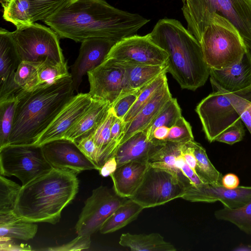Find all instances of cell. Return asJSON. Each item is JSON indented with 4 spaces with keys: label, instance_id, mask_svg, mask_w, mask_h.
<instances>
[{
    "label": "cell",
    "instance_id": "cell-1",
    "mask_svg": "<svg viewBox=\"0 0 251 251\" xmlns=\"http://www.w3.org/2000/svg\"><path fill=\"white\" fill-rule=\"evenodd\" d=\"M150 21L104 0H67L44 22L60 38L82 42L103 38L118 42L136 34Z\"/></svg>",
    "mask_w": 251,
    "mask_h": 251
},
{
    "label": "cell",
    "instance_id": "cell-2",
    "mask_svg": "<svg viewBox=\"0 0 251 251\" xmlns=\"http://www.w3.org/2000/svg\"><path fill=\"white\" fill-rule=\"evenodd\" d=\"M74 91L71 75L50 85L21 91L16 97L8 144H34L74 96Z\"/></svg>",
    "mask_w": 251,
    "mask_h": 251
},
{
    "label": "cell",
    "instance_id": "cell-3",
    "mask_svg": "<svg viewBox=\"0 0 251 251\" xmlns=\"http://www.w3.org/2000/svg\"><path fill=\"white\" fill-rule=\"evenodd\" d=\"M78 187L75 172L53 168L22 187L14 213L25 221L55 225L63 209L75 199Z\"/></svg>",
    "mask_w": 251,
    "mask_h": 251
},
{
    "label": "cell",
    "instance_id": "cell-4",
    "mask_svg": "<svg viewBox=\"0 0 251 251\" xmlns=\"http://www.w3.org/2000/svg\"><path fill=\"white\" fill-rule=\"evenodd\" d=\"M149 34L169 54L167 73L172 75L182 89L195 91L204 85L210 68L199 42L179 21L160 19Z\"/></svg>",
    "mask_w": 251,
    "mask_h": 251
},
{
    "label": "cell",
    "instance_id": "cell-5",
    "mask_svg": "<svg viewBox=\"0 0 251 251\" xmlns=\"http://www.w3.org/2000/svg\"><path fill=\"white\" fill-rule=\"evenodd\" d=\"M183 3L187 29L199 42L209 15L215 13L237 28L251 54V0H185Z\"/></svg>",
    "mask_w": 251,
    "mask_h": 251
},
{
    "label": "cell",
    "instance_id": "cell-6",
    "mask_svg": "<svg viewBox=\"0 0 251 251\" xmlns=\"http://www.w3.org/2000/svg\"><path fill=\"white\" fill-rule=\"evenodd\" d=\"M199 42L210 69L230 67L240 62L247 51L237 28L215 13L209 15Z\"/></svg>",
    "mask_w": 251,
    "mask_h": 251
},
{
    "label": "cell",
    "instance_id": "cell-7",
    "mask_svg": "<svg viewBox=\"0 0 251 251\" xmlns=\"http://www.w3.org/2000/svg\"><path fill=\"white\" fill-rule=\"evenodd\" d=\"M21 62H42L49 58L65 63L59 36L51 28L33 23L11 32Z\"/></svg>",
    "mask_w": 251,
    "mask_h": 251
},
{
    "label": "cell",
    "instance_id": "cell-8",
    "mask_svg": "<svg viewBox=\"0 0 251 251\" xmlns=\"http://www.w3.org/2000/svg\"><path fill=\"white\" fill-rule=\"evenodd\" d=\"M53 168L41 146L8 144L0 148V175L16 176L22 182V186Z\"/></svg>",
    "mask_w": 251,
    "mask_h": 251
},
{
    "label": "cell",
    "instance_id": "cell-9",
    "mask_svg": "<svg viewBox=\"0 0 251 251\" xmlns=\"http://www.w3.org/2000/svg\"><path fill=\"white\" fill-rule=\"evenodd\" d=\"M186 187L173 172L151 166L134 195L130 198L144 208L164 204L185 194Z\"/></svg>",
    "mask_w": 251,
    "mask_h": 251
},
{
    "label": "cell",
    "instance_id": "cell-10",
    "mask_svg": "<svg viewBox=\"0 0 251 251\" xmlns=\"http://www.w3.org/2000/svg\"><path fill=\"white\" fill-rule=\"evenodd\" d=\"M127 199L103 185L94 189L85 201L75 225L77 234L91 236L100 230L106 220Z\"/></svg>",
    "mask_w": 251,
    "mask_h": 251
},
{
    "label": "cell",
    "instance_id": "cell-11",
    "mask_svg": "<svg viewBox=\"0 0 251 251\" xmlns=\"http://www.w3.org/2000/svg\"><path fill=\"white\" fill-rule=\"evenodd\" d=\"M207 140L212 143L222 132L241 119L226 94L213 91L196 108Z\"/></svg>",
    "mask_w": 251,
    "mask_h": 251
},
{
    "label": "cell",
    "instance_id": "cell-12",
    "mask_svg": "<svg viewBox=\"0 0 251 251\" xmlns=\"http://www.w3.org/2000/svg\"><path fill=\"white\" fill-rule=\"evenodd\" d=\"M169 54L155 44L149 34L134 35L117 42L106 58L129 64L159 65L166 64Z\"/></svg>",
    "mask_w": 251,
    "mask_h": 251
},
{
    "label": "cell",
    "instance_id": "cell-13",
    "mask_svg": "<svg viewBox=\"0 0 251 251\" xmlns=\"http://www.w3.org/2000/svg\"><path fill=\"white\" fill-rule=\"evenodd\" d=\"M125 74L124 64L112 58H106L98 67L88 72L89 93L92 99L111 106L123 92Z\"/></svg>",
    "mask_w": 251,
    "mask_h": 251
},
{
    "label": "cell",
    "instance_id": "cell-14",
    "mask_svg": "<svg viewBox=\"0 0 251 251\" xmlns=\"http://www.w3.org/2000/svg\"><path fill=\"white\" fill-rule=\"evenodd\" d=\"M41 146L47 160L54 168L69 169L76 174L85 170H99L74 141L62 138Z\"/></svg>",
    "mask_w": 251,
    "mask_h": 251
},
{
    "label": "cell",
    "instance_id": "cell-15",
    "mask_svg": "<svg viewBox=\"0 0 251 251\" xmlns=\"http://www.w3.org/2000/svg\"><path fill=\"white\" fill-rule=\"evenodd\" d=\"M93 99L89 93L74 96L57 114L34 144L42 146L64 138L67 132L86 111Z\"/></svg>",
    "mask_w": 251,
    "mask_h": 251
},
{
    "label": "cell",
    "instance_id": "cell-16",
    "mask_svg": "<svg viewBox=\"0 0 251 251\" xmlns=\"http://www.w3.org/2000/svg\"><path fill=\"white\" fill-rule=\"evenodd\" d=\"M181 198L191 202L213 203L219 201L224 207L237 208L251 200V186H239L234 189H228L222 185L205 183L198 187L191 185L186 188Z\"/></svg>",
    "mask_w": 251,
    "mask_h": 251
},
{
    "label": "cell",
    "instance_id": "cell-17",
    "mask_svg": "<svg viewBox=\"0 0 251 251\" xmlns=\"http://www.w3.org/2000/svg\"><path fill=\"white\" fill-rule=\"evenodd\" d=\"M117 41L103 38H95L81 42L79 55L71 66V75L75 91L78 92L83 76L100 65L106 59Z\"/></svg>",
    "mask_w": 251,
    "mask_h": 251
},
{
    "label": "cell",
    "instance_id": "cell-18",
    "mask_svg": "<svg viewBox=\"0 0 251 251\" xmlns=\"http://www.w3.org/2000/svg\"><path fill=\"white\" fill-rule=\"evenodd\" d=\"M11 32L0 29V101L16 96L22 91L15 82V76L21 63Z\"/></svg>",
    "mask_w": 251,
    "mask_h": 251
},
{
    "label": "cell",
    "instance_id": "cell-19",
    "mask_svg": "<svg viewBox=\"0 0 251 251\" xmlns=\"http://www.w3.org/2000/svg\"><path fill=\"white\" fill-rule=\"evenodd\" d=\"M213 91L234 93L251 87V54L247 50L242 59L223 69H210Z\"/></svg>",
    "mask_w": 251,
    "mask_h": 251
},
{
    "label": "cell",
    "instance_id": "cell-20",
    "mask_svg": "<svg viewBox=\"0 0 251 251\" xmlns=\"http://www.w3.org/2000/svg\"><path fill=\"white\" fill-rule=\"evenodd\" d=\"M166 142L150 140L145 130L137 132L118 146L114 156L117 167L132 161L149 162Z\"/></svg>",
    "mask_w": 251,
    "mask_h": 251
},
{
    "label": "cell",
    "instance_id": "cell-21",
    "mask_svg": "<svg viewBox=\"0 0 251 251\" xmlns=\"http://www.w3.org/2000/svg\"><path fill=\"white\" fill-rule=\"evenodd\" d=\"M150 166L148 162L132 161L117 167L111 175L115 193L126 198H130L141 184Z\"/></svg>",
    "mask_w": 251,
    "mask_h": 251
},
{
    "label": "cell",
    "instance_id": "cell-22",
    "mask_svg": "<svg viewBox=\"0 0 251 251\" xmlns=\"http://www.w3.org/2000/svg\"><path fill=\"white\" fill-rule=\"evenodd\" d=\"M172 98L167 82L156 92L131 121L126 123V132L119 145L136 132L146 128Z\"/></svg>",
    "mask_w": 251,
    "mask_h": 251
},
{
    "label": "cell",
    "instance_id": "cell-23",
    "mask_svg": "<svg viewBox=\"0 0 251 251\" xmlns=\"http://www.w3.org/2000/svg\"><path fill=\"white\" fill-rule=\"evenodd\" d=\"M111 105L107 102L93 99L86 111L70 129L64 138L76 142L94 131L107 117Z\"/></svg>",
    "mask_w": 251,
    "mask_h": 251
},
{
    "label": "cell",
    "instance_id": "cell-24",
    "mask_svg": "<svg viewBox=\"0 0 251 251\" xmlns=\"http://www.w3.org/2000/svg\"><path fill=\"white\" fill-rule=\"evenodd\" d=\"M122 63L124 65L126 74L124 87L121 96L143 89L160 74L167 72L168 68L167 63L159 65Z\"/></svg>",
    "mask_w": 251,
    "mask_h": 251
},
{
    "label": "cell",
    "instance_id": "cell-25",
    "mask_svg": "<svg viewBox=\"0 0 251 251\" xmlns=\"http://www.w3.org/2000/svg\"><path fill=\"white\" fill-rule=\"evenodd\" d=\"M119 244L129 248L133 251H175L176 249L171 243L164 240L158 233L149 234H122Z\"/></svg>",
    "mask_w": 251,
    "mask_h": 251
},
{
    "label": "cell",
    "instance_id": "cell-26",
    "mask_svg": "<svg viewBox=\"0 0 251 251\" xmlns=\"http://www.w3.org/2000/svg\"><path fill=\"white\" fill-rule=\"evenodd\" d=\"M144 207L128 198L106 220L100 229L102 234L116 231L135 220Z\"/></svg>",
    "mask_w": 251,
    "mask_h": 251
},
{
    "label": "cell",
    "instance_id": "cell-27",
    "mask_svg": "<svg viewBox=\"0 0 251 251\" xmlns=\"http://www.w3.org/2000/svg\"><path fill=\"white\" fill-rule=\"evenodd\" d=\"M183 144L167 142L163 148L149 161L152 167L165 169L176 174L186 188L192 185L189 179L176 166V159L181 153Z\"/></svg>",
    "mask_w": 251,
    "mask_h": 251
},
{
    "label": "cell",
    "instance_id": "cell-28",
    "mask_svg": "<svg viewBox=\"0 0 251 251\" xmlns=\"http://www.w3.org/2000/svg\"><path fill=\"white\" fill-rule=\"evenodd\" d=\"M115 118L110 108L105 119L93 131L94 142L100 151L101 166L109 158L114 156L118 147L111 137V127Z\"/></svg>",
    "mask_w": 251,
    "mask_h": 251
},
{
    "label": "cell",
    "instance_id": "cell-29",
    "mask_svg": "<svg viewBox=\"0 0 251 251\" xmlns=\"http://www.w3.org/2000/svg\"><path fill=\"white\" fill-rule=\"evenodd\" d=\"M193 149L197 160L196 173L205 183L212 185H222V174L213 166L205 149L194 140L188 142Z\"/></svg>",
    "mask_w": 251,
    "mask_h": 251
},
{
    "label": "cell",
    "instance_id": "cell-30",
    "mask_svg": "<svg viewBox=\"0 0 251 251\" xmlns=\"http://www.w3.org/2000/svg\"><path fill=\"white\" fill-rule=\"evenodd\" d=\"M214 216L217 220L229 222L246 234H251V200L237 208L224 207L216 211Z\"/></svg>",
    "mask_w": 251,
    "mask_h": 251
},
{
    "label": "cell",
    "instance_id": "cell-31",
    "mask_svg": "<svg viewBox=\"0 0 251 251\" xmlns=\"http://www.w3.org/2000/svg\"><path fill=\"white\" fill-rule=\"evenodd\" d=\"M3 8V18L17 28L33 23L28 0H8Z\"/></svg>",
    "mask_w": 251,
    "mask_h": 251
},
{
    "label": "cell",
    "instance_id": "cell-32",
    "mask_svg": "<svg viewBox=\"0 0 251 251\" xmlns=\"http://www.w3.org/2000/svg\"><path fill=\"white\" fill-rule=\"evenodd\" d=\"M182 116L181 110L176 98H172L161 110L159 114L144 130L151 140L152 132L157 127L165 126L170 128Z\"/></svg>",
    "mask_w": 251,
    "mask_h": 251
},
{
    "label": "cell",
    "instance_id": "cell-33",
    "mask_svg": "<svg viewBox=\"0 0 251 251\" xmlns=\"http://www.w3.org/2000/svg\"><path fill=\"white\" fill-rule=\"evenodd\" d=\"M166 73H162L142 89L136 101L123 119L126 123L131 121L156 92L167 83Z\"/></svg>",
    "mask_w": 251,
    "mask_h": 251
},
{
    "label": "cell",
    "instance_id": "cell-34",
    "mask_svg": "<svg viewBox=\"0 0 251 251\" xmlns=\"http://www.w3.org/2000/svg\"><path fill=\"white\" fill-rule=\"evenodd\" d=\"M70 75L66 62L58 63L47 58L38 67L39 85H50Z\"/></svg>",
    "mask_w": 251,
    "mask_h": 251
},
{
    "label": "cell",
    "instance_id": "cell-35",
    "mask_svg": "<svg viewBox=\"0 0 251 251\" xmlns=\"http://www.w3.org/2000/svg\"><path fill=\"white\" fill-rule=\"evenodd\" d=\"M35 223L19 219L0 225V237L29 240L32 239L37 233L38 226Z\"/></svg>",
    "mask_w": 251,
    "mask_h": 251
},
{
    "label": "cell",
    "instance_id": "cell-36",
    "mask_svg": "<svg viewBox=\"0 0 251 251\" xmlns=\"http://www.w3.org/2000/svg\"><path fill=\"white\" fill-rule=\"evenodd\" d=\"M22 187L0 176V214L14 213Z\"/></svg>",
    "mask_w": 251,
    "mask_h": 251
},
{
    "label": "cell",
    "instance_id": "cell-37",
    "mask_svg": "<svg viewBox=\"0 0 251 251\" xmlns=\"http://www.w3.org/2000/svg\"><path fill=\"white\" fill-rule=\"evenodd\" d=\"M16 102L15 97L0 101V148L8 144L14 122Z\"/></svg>",
    "mask_w": 251,
    "mask_h": 251
},
{
    "label": "cell",
    "instance_id": "cell-38",
    "mask_svg": "<svg viewBox=\"0 0 251 251\" xmlns=\"http://www.w3.org/2000/svg\"><path fill=\"white\" fill-rule=\"evenodd\" d=\"M41 62H21L17 70L15 82L22 90L30 91L38 84V67Z\"/></svg>",
    "mask_w": 251,
    "mask_h": 251
},
{
    "label": "cell",
    "instance_id": "cell-39",
    "mask_svg": "<svg viewBox=\"0 0 251 251\" xmlns=\"http://www.w3.org/2000/svg\"><path fill=\"white\" fill-rule=\"evenodd\" d=\"M67 0H28L33 23L44 21Z\"/></svg>",
    "mask_w": 251,
    "mask_h": 251
},
{
    "label": "cell",
    "instance_id": "cell-40",
    "mask_svg": "<svg viewBox=\"0 0 251 251\" xmlns=\"http://www.w3.org/2000/svg\"><path fill=\"white\" fill-rule=\"evenodd\" d=\"M193 140H194L191 126L182 116L170 128L166 141L185 144Z\"/></svg>",
    "mask_w": 251,
    "mask_h": 251
},
{
    "label": "cell",
    "instance_id": "cell-41",
    "mask_svg": "<svg viewBox=\"0 0 251 251\" xmlns=\"http://www.w3.org/2000/svg\"><path fill=\"white\" fill-rule=\"evenodd\" d=\"M142 90L138 89L119 97L111 106L114 115L123 120L136 101Z\"/></svg>",
    "mask_w": 251,
    "mask_h": 251
},
{
    "label": "cell",
    "instance_id": "cell-42",
    "mask_svg": "<svg viewBox=\"0 0 251 251\" xmlns=\"http://www.w3.org/2000/svg\"><path fill=\"white\" fill-rule=\"evenodd\" d=\"M79 148L84 154L99 168L101 167L100 151L97 147L93 136V132L82 137L76 142Z\"/></svg>",
    "mask_w": 251,
    "mask_h": 251
},
{
    "label": "cell",
    "instance_id": "cell-43",
    "mask_svg": "<svg viewBox=\"0 0 251 251\" xmlns=\"http://www.w3.org/2000/svg\"><path fill=\"white\" fill-rule=\"evenodd\" d=\"M245 134L242 121L240 119L219 135L215 141L232 145L242 141Z\"/></svg>",
    "mask_w": 251,
    "mask_h": 251
},
{
    "label": "cell",
    "instance_id": "cell-44",
    "mask_svg": "<svg viewBox=\"0 0 251 251\" xmlns=\"http://www.w3.org/2000/svg\"><path fill=\"white\" fill-rule=\"evenodd\" d=\"M225 93L239 115L251 104V87L234 93Z\"/></svg>",
    "mask_w": 251,
    "mask_h": 251
},
{
    "label": "cell",
    "instance_id": "cell-45",
    "mask_svg": "<svg viewBox=\"0 0 251 251\" xmlns=\"http://www.w3.org/2000/svg\"><path fill=\"white\" fill-rule=\"evenodd\" d=\"M91 244L90 236L78 235L71 242L65 244L49 247L45 250L49 251H81L88 249Z\"/></svg>",
    "mask_w": 251,
    "mask_h": 251
},
{
    "label": "cell",
    "instance_id": "cell-46",
    "mask_svg": "<svg viewBox=\"0 0 251 251\" xmlns=\"http://www.w3.org/2000/svg\"><path fill=\"white\" fill-rule=\"evenodd\" d=\"M176 166L189 179L193 186L198 187L205 184L200 179L196 172L188 165L181 153L176 158Z\"/></svg>",
    "mask_w": 251,
    "mask_h": 251
},
{
    "label": "cell",
    "instance_id": "cell-47",
    "mask_svg": "<svg viewBox=\"0 0 251 251\" xmlns=\"http://www.w3.org/2000/svg\"><path fill=\"white\" fill-rule=\"evenodd\" d=\"M126 126V123L123 119L115 116L111 127V137L112 141L116 143L118 146L125 133Z\"/></svg>",
    "mask_w": 251,
    "mask_h": 251
},
{
    "label": "cell",
    "instance_id": "cell-48",
    "mask_svg": "<svg viewBox=\"0 0 251 251\" xmlns=\"http://www.w3.org/2000/svg\"><path fill=\"white\" fill-rule=\"evenodd\" d=\"M12 238L0 237V251H30V247L26 244L17 245L12 242Z\"/></svg>",
    "mask_w": 251,
    "mask_h": 251
},
{
    "label": "cell",
    "instance_id": "cell-49",
    "mask_svg": "<svg viewBox=\"0 0 251 251\" xmlns=\"http://www.w3.org/2000/svg\"><path fill=\"white\" fill-rule=\"evenodd\" d=\"M181 154L188 165L196 172L197 160L193 149L188 142L182 144L181 148Z\"/></svg>",
    "mask_w": 251,
    "mask_h": 251
},
{
    "label": "cell",
    "instance_id": "cell-50",
    "mask_svg": "<svg viewBox=\"0 0 251 251\" xmlns=\"http://www.w3.org/2000/svg\"><path fill=\"white\" fill-rule=\"evenodd\" d=\"M117 168V163L114 156L109 158L99 170L100 174L103 177L110 176Z\"/></svg>",
    "mask_w": 251,
    "mask_h": 251
},
{
    "label": "cell",
    "instance_id": "cell-51",
    "mask_svg": "<svg viewBox=\"0 0 251 251\" xmlns=\"http://www.w3.org/2000/svg\"><path fill=\"white\" fill-rule=\"evenodd\" d=\"M221 183L226 188L234 189L239 186L240 180L236 175L228 173L222 176Z\"/></svg>",
    "mask_w": 251,
    "mask_h": 251
},
{
    "label": "cell",
    "instance_id": "cell-52",
    "mask_svg": "<svg viewBox=\"0 0 251 251\" xmlns=\"http://www.w3.org/2000/svg\"><path fill=\"white\" fill-rule=\"evenodd\" d=\"M170 128L165 126L157 127L154 129L151 136V140L166 142Z\"/></svg>",
    "mask_w": 251,
    "mask_h": 251
},
{
    "label": "cell",
    "instance_id": "cell-53",
    "mask_svg": "<svg viewBox=\"0 0 251 251\" xmlns=\"http://www.w3.org/2000/svg\"><path fill=\"white\" fill-rule=\"evenodd\" d=\"M240 116L241 120L251 134V104L248 105Z\"/></svg>",
    "mask_w": 251,
    "mask_h": 251
},
{
    "label": "cell",
    "instance_id": "cell-54",
    "mask_svg": "<svg viewBox=\"0 0 251 251\" xmlns=\"http://www.w3.org/2000/svg\"><path fill=\"white\" fill-rule=\"evenodd\" d=\"M7 0H0L2 7H3L5 5Z\"/></svg>",
    "mask_w": 251,
    "mask_h": 251
},
{
    "label": "cell",
    "instance_id": "cell-55",
    "mask_svg": "<svg viewBox=\"0 0 251 251\" xmlns=\"http://www.w3.org/2000/svg\"><path fill=\"white\" fill-rule=\"evenodd\" d=\"M183 3L185 1V0H182Z\"/></svg>",
    "mask_w": 251,
    "mask_h": 251
},
{
    "label": "cell",
    "instance_id": "cell-56",
    "mask_svg": "<svg viewBox=\"0 0 251 251\" xmlns=\"http://www.w3.org/2000/svg\"><path fill=\"white\" fill-rule=\"evenodd\" d=\"M8 1V0H7Z\"/></svg>",
    "mask_w": 251,
    "mask_h": 251
}]
</instances>
